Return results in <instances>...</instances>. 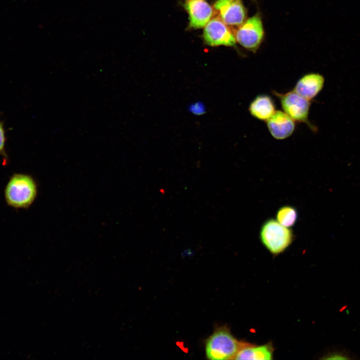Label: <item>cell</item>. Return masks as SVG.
<instances>
[{
  "instance_id": "1",
  "label": "cell",
  "mask_w": 360,
  "mask_h": 360,
  "mask_svg": "<svg viewBox=\"0 0 360 360\" xmlns=\"http://www.w3.org/2000/svg\"><path fill=\"white\" fill-rule=\"evenodd\" d=\"M38 186L31 176L14 173L9 178L4 190L7 205L14 209H27L34 202Z\"/></svg>"
},
{
  "instance_id": "2",
  "label": "cell",
  "mask_w": 360,
  "mask_h": 360,
  "mask_svg": "<svg viewBox=\"0 0 360 360\" xmlns=\"http://www.w3.org/2000/svg\"><path fill=\"white\" fill-rule=\"evenodd\" d=\"M249 344L238 340L226 326H220L206 340V356L210 360H234L239 350Z\"/></svg>"
},
{
  "instance_id": "3",
  "label": "cell",
  "mask_w": 360,
  "mask_h": 360,
  "mask_svg": "<svg viewBox=\"0 0 360 360\" xmlns=\"http://www.w3.org/2000/svg\"><path fill=\"white\" fill-rule=\"evenodd\" d=\"M260 240L264 246L272 254L284 252L292 243L294 235L290 228L280 224L271 218L264 222L260 232Z\"/></svg>"
},
{
  "instance_id": "4",
  "label": "cell",
  "mask_w": 360,
  "mask_h": 360,
  "mask_svg": "<svg viewBox=\"0 0 360 360\" xmlns=\"http://www.w3.org/2000/svg\"><path fill=\"white\" fill-rule=\"evenodd\" d=\"M279 100L282 109L295 122L304 123L312 131L316 128L310 123L308 119L310 100L298 94L293 90L285 93L272 91Z\"/></svg>"
},
{
  "instance_id": "5",
  "label": "cell",
  "mask_w": 360,
  "mask_h": 360,
  "mask_svg": "<svg viewBox=\"0 0 360 360\" xmlns=\"http://www.w3.org/2000/svg\"><path fill=\"white\" fill-rule=\"evenodd\" d=\"M264 28L260 17L254 16L239 26L234 36L236 41L244 48L255 51L264 37Z\"/></svg>"
},
{
  "instance_id": "6",
  "label": "cell",
  "mask_w": 360,
  "mask_h": 360,
  "mask_svg": "<svg viewBox=\"0 0 360 360\" xmlns=\"http://www.w3.org/2000/svg\"><path fill=\"white\" fill-rule=\"evenodd\" d=\"M203 36L210 46H234L236 42L234 34L220 18H211L204 26Z\"/></svg>"
},
{
  "instance_id": "7",
  "label": "cell",
  "mask_w": 360,
  "mask_h": 360,
  "mask_svg": "<svg viewBox=\"0 0 360 360\" xmlns=\"http://www.w3.org/2000/svg\"><path fill=\"white\" fill-rule=\"evenodd\" d=\"M214 8L228 26H239L246 18V10L240 0H217Z\"/></svg>"
},
{
  "instance_id": "8",
  "label": "cell",
  "mask_w": 360,
  "mask_h": 360,
  "mask_svg": "<svg viewBox=\"0 0 360 360\" xmlns=\"http://www.w3.org/2000/svg\"><path fill=\"white\" fill-rule=\"evenodd\" d=\"M295 122L285 112L278 110L266 121V124L271 136L277 140H282L293 134Z\"/></svg>"
},
{
  "instance_id": "9",
  "label": "cell",
  "mask_w": 360,
  "mask_h": 360,
  "mask_svg": "<svg viewBox=\"0 0 360 360\" xmlns=\"http://www.w3.org/2000/svg\"><path fill=\"white\" fill-rule=\"evenodd\" d=\"M184 8L189 15L190 26L194 28L204 27L214 14L212 6L204 0H186Z\"/></svg>"
},
{
  "instance_id": "10",
  "label": "cell",
  "mask_w": 360,
  "mask_h": 360,
  "mask_svg": "<svg viewBox=\"0 0 360 360\" xmlns=\"http://www.w3.org/2000/svg\"><path fill=\"white\" fill-rule=\"evenodd\" d=\"M324 82V78L321 74L308 73L298 80L292 90L300 96L310 100L321 91Z\"/></svg>"
},
{
  "instance_id": "11",
  "label": "cell",
  "mask_w": 360,
  "mask_h": 360,
  "mask_svg": "<svg viewBox=\"0 0 360 360\" xmlns=\"http://www.w3.org/2000/svg\"><path fill=\"white\" fill-rule=\"evenodd\" d=\"M248 110L254 118L266 122L275 112L276 106L270 96L262 94L252 100L250 104Z\"/></svg>"
},
{
  "instance_id": "12",
  "label": "cell",
  "mask_w": 360,
  "mask_h": 360,
  "mask_svg": "<svg viewBox=\"0 0 360 360\" xmlns=\"http://www.w3.org/2000/svg\"><path fill=\"white\" fill-rule=\"evenodd\" d=\"M273 348L271 344L256 346L249 344L239 350L234 360H271Z\"/></svg>"
},
{
  "instance_id": "13",
  "label": "cell",
  "mask_w": 360,
  "mask_h": 360,
  "mask_svg": "<svg viewBox=\"0 0 360 360\" xmlns=\"http://www.w3.org/2000/svg\"><path fill=\"white\" fill-rule=\"evenodd\" d=\"M298 213L296 209L291 206H284L278 210L276 220L282 225L291 228L298 220Z\"/></svg>"
},
{
  "instance_id": "14",
  "label": "cell",
  "mask_w": 360,
  "mask_h": 360,
  "mask_svg": "<svg viewBox=\"0 0 360 360\" xmlns=\"http://www.w3.org/2000/svg\"><path fill=\"white\" fill-rule=\"evenodd\" d=\"M325 359L354 360L356 359V355L348 350L340 348L327 354Z\"/></svg>"
},
{
  "instance_id": "15",
  "label": "cell",
  "mask_w": 360,
  "mask_h": 360,
  "mask_svg": "<svg viewBox=\"0 0 360 360\" xmlns=\"http://www.w3.org/2000/svg\"><path fill=\"white\" fill-rule=\"evenodd\" d=\"M6 138L3 122L0 120V155L2 156L4 164H6L8 160V154L5 150Z\"/></svg>"
},
{
  "instance_id": "16",
  "label": "cell",
  "mask_w": 360,
  "mask_h": 360,
  "mask_svg": "<svg viewBox=\"0 0 360 360\" xmlns=\"http://www.w3.org/2000/svg\"><path fill=\"white\" fill-rule=\"evenodd\" d=\"M189 110L193 114L200 116L204 114L206 108L202 103L198 102L191 104L189 107Z\"/></svg>"
}]
</instances>
